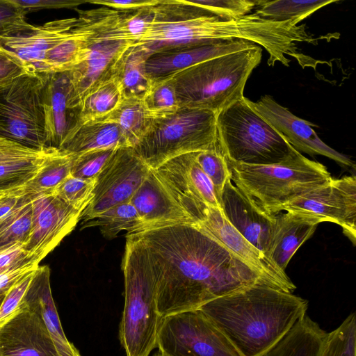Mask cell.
<instances>
[{"instance_id": "obj_1", "label": "cell", "mask_w": 356, "mask_h": 356, "mask_svg": "<svg viewBox=\"0 0 356 356\" xmlns=\"http://www.w3.org/2000/svg\"><path fill=\"white\" fill-rule=\"evenodd\" d=\"M135 234L148 256L162 318L198 309L252 284H266L254 270L194 225H175Z\"/></svg>"}, {"instance_id": "obj_2", "label": "cell", "mask_w": 356, "mask_h": 356, "mask_svg": "<svg viewBox=\"0 0 356 356\" xmlns=\"http://www.w3.org/2000/svg\"><path fill=\"white\" fill-rule=\"evenodd\" d=\"M308 302L293 293L254 284L198 309L242 356H260L305 315Z\"/></svg>"}, {"instance_id": "obj_3", "label": "cell", "mask_w": 356, "mask_h": 356, "mask_svg": "<svg viewBox=\"0 0 356 356\" xmlns=\"http://www.w3.org/2000/svg\"><path fill=\"white\" fill-rule=\"evenodd\" d=\"M250 33V24L244 17L225 19L188 0H161L154 6L151 26L134 46L149 56L181 47L247 40Z\"/></svg>"}, {"instance_id": "obj_4", "label": "cell", "mask_w": 356, "mask_h": 356, "mask_svg": "<svg viewBox=\"0 0 356 356\" xmlns=\"http://www.w3.org/2000/svg\"><path fill=\"white\" fill-rule=\"evenodd\" d=\"M262 58L252 47L220 56L191 67L170 78L179 107L222 109L242 98L248 79Z\"/></svg>"}, {"instance_id": "obj_5", "label": "cell", "mask_w": 356, "mask_h": 356, "mask_svg": "<svg viewBox=\"0 0 356 356\" xmlns=\"http://www.w3.org/2000/svg\"><path fill=\"white\" fill-rule=\"evenodd\" d=\"M124 305L120 339L127 356H149L157 347L162 321L156 300L155 282L148 256L135 234L126 235L122 261Z\"/></svg>"}, {"instance_id": "obj_6", "label": "cell", "mask_w": 356, "mask_h": 356, "mask_svg": "<svg viewBox=\"0 0 356 356\" xmlns=\"http://www.w3.org/2000/svg\"><path fill=\"white\" fill-rule=\"evenodd\" d=\"M220 150L227 161L247 165H273L300 152L261 117L243 96L216 113Z\"/></svg>"}, {"instance_id": "obj_7", "label": "cell", "mask_w": 356, "mask_h": 356, "mask_svg": "<svg viewBox=\"0 0 356 356\" xmlns=\"http://www.w3.org/2000/svg\"><path fill=\"white\" fill-rule=\"evenodd\" d=\"M227 162L234 184L269 213L332 178L324 165L301 153L291 161L273 165Z\"/></svg>"}, {"instance_id": "obj_8", "label": "cell", "mask_w": 356, "mask_h": 356, "mask_svg": "<svg viewBox=\"0 0 356 356\" xmlns=\"http://www.w3.org/2000/svg\"><path fill=\"white\" fill-rule=\"evenodd\" d=\"M218 147L216 113L179 107L171 115L153 118L133 149L149 168L156 169L177 156Z\"/></svg>"}, {"instance_id": "obj_9", "label": "cell", "mask_w": 356, "mask_h": 356, "mask_svg": "<svg viewBox=\"0 0 356 356\" xmlns=\"http://www.w3.org/2000/svg\"><path fill=\"white\" fill-rule=\"evenodd\" d=\"M85 11L92 27L90 40L83 58L68 71L80 105L92 88L113 78L120 60L134 43L124 29L120 10L102 6Z\"/></svg>"}, {"instance_id": "obj_10", "label": "cell", "mask_w": 356, "mask_h": 356, "mask_svg": "<svg viewBox=\"0 0 356 356\" xmlns=\"http://www.w3.org/2000/svg\"><path fill=\"white\" fill-rule=\"evenodd\" d=\"M43 74L28 72L0 86V137L35 150L46 145Z\"/></svg>"}, {"instance_id": "obj_11", "label": "cell", "mask_w": 356, "mask_h": 356, "mask_svg": "<svg viewBox=\"0 0 356 356\" xmlns=\"http://www.w3.org/2000/svg\"><path fill=\"white\" fill-rule=\"evenodd\" d=\"M157 347L164 356H242L199 309L163 318Z\"/></svg>"}, {"instance_id": "obj_12", "label": "cell", "mask_w": 356, "mask_h": 356, "mask_svg": "<svg viewBox=\"0 0 356 356\" xmlns=\"http://www.w3.org/2000/svg\"><path fill=\"white\" fill-rule=\"evenodd\" d=\"M282 211L300 213L322 222L341 227L353 245L356 241V178L355 175L331 178L297 198L274 208L271 213Z\"/></svg>"}, {"instance_id": "obj_13", "label": "cell", "mask_w": 356, "mask_h": 356, "mask_svg": "<svg viewBox=\"0 0 356 356\" xmlns=\"http://www.w3.org/2000/svg\"><path fill=\"white\" fill-rule=\"evenodd\" d=\"M149 169L132 147L117 149L96 177L92 199L81 213L82 222L129 202Z\"/></svg>"}, {"instance_id": "obj_14", "label": "cell", "mask_w": 356, "mask_h": 356, "mask_svg": "<svg viewBox=\"0 0 356 356\" xmlns=\"http://www.w3.org/2000/svg\"><path fill=\"white\" fill-rule=\"evenodd\" d=\"M193 225L220 242L254 270L266 284L289 293L296 289L286 272L247 241L225 218L220 208L202 205L193 218Z\"/></svg>"}, {"instance_id": "obj_15", "label": "cell", "mask_w": 356, "mask_h": 356, "mask_svg": "<svg viewBox=\"0 0 356 356\" xmlns=\"http://www.w3.org/2000/svg\"><path fill=\"white\" fill-rule=\"evenodd\" d=\"M75 209L52 193L33 197L31 227L24 249L37 264L68 235L81 220Z\"/></svg>"}, {"instance_id": "obj_16", "label": "cell", "mask_w": 356, "mask_h": 356, "mask_svg": "<svg viewBox=\"0 0 356 356\" xmlns=\"http://www.w3.org/2000/svg\"><path fill=\"white\" fill-rule=\"evenodd\" d=\"M153 170L191 218L202 204L220 209L213 186L197 163L195 152L174 157Z\"/></svg>"}, {"instance_id": "obj_17", "label": "cell", "mask_w": 356, "mask_h": 356, "mask_svg": "<svg viewBox=\"0 0 356 356\" xmlns=\"http://www.w3.org/2000/svg\"><path fill=\"white\" fill-rule=\"evenodd\" d=\"M43 78L46 145L60 149L81 124V105L75 98L68 71L45 74Z\"/></svg>"}, {"instance_id": "obj_18", "label": "cell", "mask_w": 356, "mask_h": 356, "mask_svg": "<svg viewBox=\"0 0 356 356\" xmlns=\"http://www.w3.org/2000/svg\"><path fill=\"white\" fill-rule=\"evenodd\" d=\"M248 102L298 152L324 156L341 166L355 169L350 158L332 149L318 137L312 128L316 125L293 115L272 97L266 95L257 102L248 99Z\"/></svg>"}, {"instance_id": "obj_19", "label": "cell", "mask_w": 356, "mask_h": 356, "mask_svg": "<svg viewBox=\"0 0 356 356\" xmlns=\"http://www.w3.org/2000/svg\"><path fill=\"white\" fill-rule=\"evenodd\" d=\"M0 356H60L36 303L26 295L19 312L0 327Z\"/></svg>"}, {"instance_id": "obj_20", "label": "cell", "mask_w": 356, "mask_h": 356, "mask_svg": "<svg viewBox=\"0 0 356 356\" xmlns=\"http://www.w3.org/2000/svg\"><path fill=\"white\" fill-rule=\"evenodd\" d=\"M220 209L225 218L252 245L266 256L277 222V213L261 208L236 186L231 179L224 186Z\"/></svg>"}, {"instance_id": "obj_21", "label": "cell", "mask_w": 356, "mask_h": 356, "mask_svg": "<svg viewBox=\"0 0 356 356\" xmlns=\"http://www.w3.org/2000/svg\"><path fill=\"white\" fill-rule=\"evenodd\" d=\"M254 45L255 44L248 40L236 39L156 52L150 54L146 60L147 74L152 83L159 82L203 61Z\"/></svg>"}, {"instance_id": "obj_22", "label": "cell", "mask_w": 356, "mask_h": 356, "mask_svg": "<svg viewBox=\"0 0 356 356\" xmlns=\"http://www.w3.org/2000/svg\"><path fill=\"white\" fill-rule=\"evenodd\" d=\"M78 24V18H66L33 25L29 31L1 37L0 45L15 53L34 72L44 73L46 55L67 38Z\"/></svg>"}, {"instance_id": "obj_23", "label": "cell", "mask_w": 356, "mask_h": 356, "mask_svg": "<svg viewBox=\"0 0 356 356\" xmlns=\"http://www.w3.org/2000/svg\"><path fill=\"white\" fill-rule=\"evenodd\" d=\"M129 202L143 220L141 232L175 225H193L152 168Z\"/></svg>"}, {"instance_id": "obj_24", "label": "cell", "mask_w": 356, "mask_h": 356, "mask_svg": "<svg viewBox=\"0 0 356 356\" xmlns=\"http://www.w3.org/2000/svg\"><path fill=\"white\" fill-rule=\"evenodd\" d=\"M320 220L300 213H277L275 228L266 257L282 270L301 245L314 233Z\"/></svg>"}, {"instance_id": "obj_25", "label": "cell", "mask_w": 356, "mask_h": 356, "mask_svg": "<svg viewBox=\"0 0 356 356\" xmlns=\"http://www.w3.org/2000/svg\"><path fill=\"white\" fill-rule=\"evenodd\" d=\"M26 295L36 303L58 355L81 356L63 332L51 293L50 270L47 266L37 267Z\"/></svg>"}, {"instance_id": "obj_26", "label": "cell", "mask_w": 356, "mask_h": 356, "mask_svg": "<svg viewBox=\"0 0 356 356\" xmlns=\"http://www.w3.org/2000/svg\"><path fill=\"white\" fill-rule=\"evenodd\" d=\"M122 147H132V145L121 127L116 123L98 120L81 123L60 150L78 154Z\"/></svg>"}, {"instance_id": "obj_27", "label": "cell", "mask_w": 356, "mask_h": 356, "mask_svg": "<svg viewBox=\"0 0 356 356\" xmlns=\"http://www.w3.org/2000/svg\"><path fill=\"white\" fill-rule=\"evenodd\" d=\"M327 332L307 314L260 356H321Z\"/></svg>"}, {"instance_id": "obj_28", "label": "cell", "mask_w": 356, "mask_h": 356, "mask_svg": "<svg viewBox=\"0 0 356 356\" xmlns=\"http://www.w3.org/2000/svg\"><path fill=\"white\" fill-rule=\"evenodd\" d=\"M149 56L141 49L132 46L118 63L113 78L116 81L122 98L143 99L152 86L145 67Z\"/></svg>"}, {"instance_id": "obj_29", "label": "cell", "mask_w": 356, "mask_h": 356, "mask_svg": "<svg viewBox=\"0 0 356 356\" xmlns=\"http://www.w3.org/2000/svg\"><path fill=\"white\" fill-rule=\"evenodd\" d=\"M74 154L56 149L45 161L37 174L22 186L10 190L19 195L33 197L52 193L70 175Z\"/></svg>"}, {"instance_id": "obj_30", "label": "cell", "mask_w": 356, "mask_h": 356, "mask_svg": "<svg viewBox=\"0 0 356 356\" xmlns=\"http://www.w3.org/2000/svg\"><path fill=\"white\" fill-rule=\"evenodd\" d=\"M97 227L104 237L112 239L122 231L135 234L142 231L143 220L130 202L117 204L96 218L81 223V229Z\"/></svg>"}, {"instance_id": "obj_31", "label": "cell", "mask_w": 356, "mask_h": 356, "mask_svg": "<svg viewBox=\"0 0 356 356\" xmlns=\"http://www.w3.org/2000/svg\"><path fill=\"white\" fill-rule=\"evenodd\" d=\"M152 119L143 99L122 98L111 113L100 120L118 124L131 142L133 148L145 134Z\"/></svg>"}, {"instance_id": "obj_32", "label": "cell", "mask_w": 356, "mask_h": 356, "mask_svg": "<svg viewBox=\"0 0 356 356\" xmlns=\"http://www.w3.org/2000/svg\"><path fill=\"white\" fill-rule=\"evenodd\" d=\"M337 0H259L254 13L277 22L291 21L298 24L304 19Z\"/></svg>"}, {"instance_id": "obj_33", "label": "cell", "mask_w": 356, "mask_h": 356, "mask_svg": "<svg viewBox=\"0 0 356 356\" xmlns=\"http://www.w3.org/2000/svg\"><path fill=\"white\" fill-rule=\"evenodd\" d=\"M122 99L120 88L114 78L92 88L81 103V122L100 120L111 113Z\"/></svg>"}, {"instance_id": "obj_34", "label": "cell", "mask_w": 356, "mask_h": 356, "mask_svg": "<svg viewBox=\"0 0 356 356\" xmlns=\"http://www.w3.org/2000/svg\"><path fill=\"white\" fill-rule=\"evenodd\" d=\"M31 218L32 200L20 204L0 218V251L26 243L31 231Z\"/></svg>"}, {"instance_id": "obj_35", "label": "cell", "mask_w": 356, "mask_h": 356, "mask_svg": "<svg viewBox=\"0 0 356 356\" xmlns=\"http://www.w3.org/2000/svg\"><path fill=\"white\" fill-rule=\"evenodd\" d=\"M56 149L38 158L0 163V193L18 188L32 179Z\"/></svg>"}, {"instance_id": "obj_36", "label": "cell", "mask_w": 356, "mask_h": 356, "mask_svg": "<svg viewBox=\"0 0 356 356\" xmlns=\"http://www.w3.org/2000/svg\"><path fill=\"white\" fill-rule=\"evenodd\" d=\"M321 356H356V316L349 314L333 331L327 333Z\"/></svg>"}, {"instance_id": "obj_37", "label": "cell", "mask_w": 356, "mask_h": 356, "mask_svg": "<svg viewBox=\"0 0 356 356\" xmlns=\"http://www.w3.org/2000/svg\"><path fill=\"white\" fill-rule=\"evenodd\" d=\"M143 101L152 118L171 115L179 108L170 79L152 83Z\"/></svg>"}, {"instance_id": "obj_38", "label": "cell", "mask_w": 356, "mask_h": 356, "mask_svg": "<svg viewBox=\"0 0 356 356\" xmlns=\"http://www.w3.org/2000/svg\"><path fill=\"white\" fill-rule=\"evenodd\" d=\"M195 158L199 166L211 181L220 203L224 186L231 177L226 159L219 147L195 152Z\"/></svg>"}, {"instance_id": "obj_39", "label": "cell", "mask_w": 356, "mask_h": 356, "mask_svg": "<svg viewBox=\"0 0 356 356\" xmlns=\"http://www.w3.org/2000/svg\"><path fill=\"white\" fill-rule=\"evenodd\" d=\"M95 179H83L70 175L52 193L75 209L83 211L92 199Z\"/></svg>"}, {"instance_id": "obj_40", "label": "cell", "mask_w": 356, "mask_h": 356, "mask_svg": "<svg viewBox=\"0 0 356 356\" xmlns=\"http://www.w3.org/2000/svg\"><path fill=\"white\" fill-rule=\"evenodd\" d=\"M117 149H101L74 154L70 175L83 179H95Z\"/></svg>"}, {"instance_id": "obj_41", "label": "cell", "mask_w": 356, "mask_h": 356, "mask_svg": "<svg viewBox=\"0 0 356 356\" xmlns=\"http://www.w3.org/2000/svg\"><path fill=\"white\" fill-rule=\"evenodd\" d=\"M216 16L237 19L251 13L257 6V0H190Z\"/></svg>"}, {"instance_id": "obj_42", "label": "cell", "mask_w": 356, "mask_h": 356, "mask_svg": "<svg viewBox=\"0 0 356 356\" xmlns=\"http://www.w3.org/2000/svg\"><path fill=\"white\" fill-rule=\"evenodd\" d=\"M26 13L15 0H0V38L24 33L32 27L26 19Z\"/></svg>"}, {"instance_id": "obj_43", "label": "cell", "mask_w": 356, "mask_h": 356, "mask_svg": "<svg viewBox=\"0 0 356 356\" xmlns=\"http://www.w3.org/2000/svg\"><path fill=\"white\" fill-rule=\"evenodd\" d=\"M35 270L16 282L6 293L0 307V327L9 321L20 310Z\"/></svg>"}, {"instance_id": "obj_44", "label": "cell", "mask_w": 356, "mask_h": 356, "mask_svg": "<svg viewBox=\"0 0 356 356\" xmlns=\"http://www.w3.org/2000/svg\"><path fill=\"white\" fill-rule=\"evenodd\" d=\"M120 11L124 29L135 43L151 26L154 19V6Z\"/></svg>"}, {"instance_id": "obj_45", "label": "cell", "mask_w": 356, "mask_h": 356, "mask_svg": "<svg viewBox=\"0 0 356 356\" xmlns=\"http://www.w3.org/2000/svg\"><path fill=\"white\" fill-rule=\"evenodd\" d=\"M30 71L18 56L0 45V86Z\"/></svg>"}, {"instance_id": "obj_46", "label": "cell", "mask_w": 356, "mask_h": 356, "mask_svg": "<svg viewBox=\"0 0 356 356\" xmlns=\"http://www.w3.org/2000/svg\"><path fill=\"white\" fill-rule=\"evenodd\" d=\"M53 148L35 150L17 143L0 137V163L34 159L49 152Z\"/></svg>"}, {"instance_id": "obj_47", "label": "cell", "mask_w": 356, "mask_h": 356, "mask_svg": "<svg viewBox=\"0 0 356 356\" xmlns=\"http://www.w3.org/2000/svg\"><path fill=\"white\" fill-rule=\"evenodd\" d=\"M29 264L37 263L29 256L23 243H17L0 251V273Z\"/></svg>"}, {"instance_id": "obj_48", "label": "cell", "mask_w": 356, "mask_h": 356, "mask_svg": "<svg viewBox=\"0 0 356 356\" xmlns=\"http://www.w3.org/2000/svg\"><path fill=\"white\" fill-rule=\"evenodd\" d=\"M15 3L27 14L29 12L43 9H75L86 0H15Z\"/></svg>"}, {"instance_id": "obj_49", "label": "cell", "mask_w": 356, "mask_h": 356, "mask_svg": "<svg viewBox=\"0 0 356 356\" xmlns=\"http://www.w3.org/2000/svg\"><path fill=\"white\" fill-rule=\"evenodd\" d=\"M161 0H90L88 3L97 4L117 10H136L145 7L155 6Z\"/></svg>"}, {"instance_id": "obj_50", "label": "cell", "mask_w": 356, "mask_h": 356, "mask_svg": "<svg viewBox=\"0 0 356 356\" xmlns=\"http://www.w3.org/2000/svg\"><path fill=\"white\" fill-rule=\"evenodd\" d=\"M39 264H29L0 273V294L6 293L16 282L33 272Z\"/></svg>"}, {"instance_id": "obj_51", "label": "cell", "mask_w": 356, "mask_h": 356, "mask_svg": "<svg viewBox=\"0 0 356 356\" xmlns=\"http://www.w3.org/2000/svg\"><path fill=\"white\" fill-rule=\"evenodd\" d=\"M29 200H33V198L29 195H19L12 191L3 192L0 195V218Z\"/></svg>"}, {"instance_id": "obj_52", "label": "cell", "mask_w": 356, "mask_h": 356, "mask_svg": "<svg viewBox=\"0 0 356 356\" xmlns=\"http://www.w3.org/2000/svg\"><path fill=\"white\" fill-rule=\"evenodd\" d=\"M6 293L0 294V307L3 302Z\"/></svg>"}, {"instance_id": "obj_53", "label": "cell", "mask_w": 356, "mask_h": 356, "mask_svg": "<svg viewBox=\"0 0 356 356\" xmlns=\"http://www.w3.org/2000/svg\"><path fill=\"white\" fill-rule=\"evenodd\" d=\"M154 356H164L163 355H162L160 352L159 353H157L156 354L154 355Z\"/></svg>"}, {"instance_id": "obj_54", "label": "cell", "mask_w": 356, "mask_h": 356, "mask_svg": "<svg viewBox=\"0 0 356 356\" xmlns=\"http://www.w3.org/2000/svg\"><path fill=\"white\" fill-rule=\"evenodd\" d=\"M2 193H0V195Z\"/></svg>"}]
</instances>
